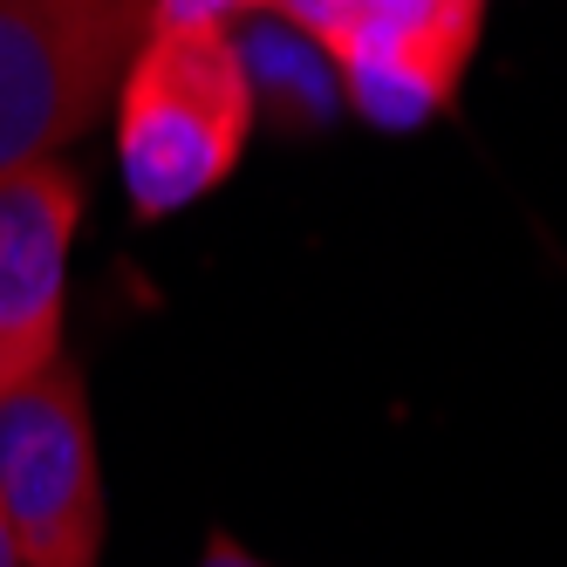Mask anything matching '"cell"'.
Here are the masks:
<instances>
[{"label": "cell", "mask_w": 567, "mask_h": 567, "mask_svg": "<svg viewBox=\"0 0 567 567\" xmlns=\"http://www.w3.org/2000/svg\"><path fill=\"white\" fill-rule=\"evenodd\" d=\"M110 110L131 213L172 219L239 172L260 116V83L233 21L151 8Z\"/></svg>", "instance_id": "1"}, {"label": "cell", "mask_w": 567, "mask_h": 567, "mask_svg": "<svg viewBox=\"0 0 567 567\" xmlns=\"http://www.w3.org/2000/svg\"><path fill=\"white\" fill-rule=\"evenodd\" d=\"M151 0H0V172L103 124Z\"/></svg>", "instance_id": "2"}, {"label": "cell", "mask_w": 567, "mask_h": 567, "mask_svg": "<svg viewBox=\"0 0 567 567\" xmlns=\"http://www.w3.org/2000/svg\"><path fill=\"white\" fill-rule=\"evenodd\" d=\"M0 519L21 567H103L110 499L90 383L69 349L28 383L0 390Z\"/></svg>", "instance_id": "3"}, {"label": "cell", "mask_w": 567, "mask_h": 567, "mask_svg": "<svg viewBox=\"0 0 567 567\" xmlns=\"http://www.w3.org/2000/svg\"><path fill=\"white\" fill-rule=\"evenodd\" d=\"M329 55L349 103L383 131H417L452 110L478 49L485 0H267Z\"/></svg>", "instance_id": "4"}, {"label": "cell", "mask_w": 567, "mask_h": 567, "mask_svg": "<svg viewBox=\"0 0 567 567\" xmlns=\"http://www.w3.org/2000/svg\"><path fill=\"white\" fill-rule=\"evenodd\" d=\"M75 233H83V178L62 157L0 172V390L62 355Z\"/></svg>", "instance_id": "5"}, {"label": "cell", "mask_w": 567, "mask_h": 567, "mask_svg": "<svg viewBox=\"0 0 567 567\" xmlns=\"http://www.w3.org/2000/svg\"><path fill=\"white\" fill-rule=\"evenodd\" d=\"M165 14H206V21H239V14H260L267 0H151Z\"/></svg>", "instance_id": "6"}, {"label": "cell", "mask_w": 567, "mask_h": 567, "mask_svg": "<svg viewBox=\"0 0 567 567\" xmlns=\"http://www.w3.org/2000/svg\"><path fill=\"white\" fill-rule=\"evenodd\" d=\"M198 567H274V560H260V554H247L239 540L213 534V540H206V554H198Z\"/></svg>", "instance_id": "7"}, {"label": "cell", "mask_w": 567, "mask_h": 567, "mask_svg": "<svg viewBox=\"0 0 567 567\" xmlns=\"http://www.w3.org/2000/svg\"><path fill=\"white\" fill-rule=\"evenodd\" d=\"M0 567H21V554H14V534H8V519H0Z\"/></svg>", "instance_id": "8"}]
</instances>
